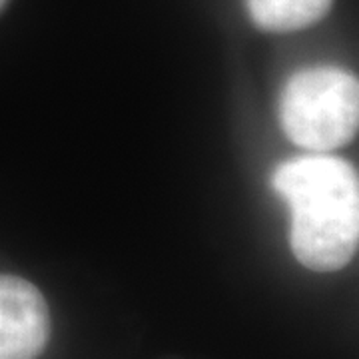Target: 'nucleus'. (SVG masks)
I'll return each instance as SVG.
<instances>
[{
	"mask_svg": "<svg viewBox=\"0 0 359 359\" xmlns=\"http://www.w3.org/2000/svg\"><path fill=\"white\" fill-rule=\"evenodd\" d=\"M271 188L292 212L290 244L313 271L346 268L359 244V180L346 160L311 154L273 172Z\"/></svg>",
	"mask_w": 359,
	"mask_h": 359,
	"instance_id": "f257e3e1",
	"label": "nucleus"
},
{
	"mask_svg": "<svg viewBox=\"0 0 359 359\" xmlns=\"http://www.w3.org/2000/svg\"><path fill=\"white\" fill-rule=\"evenodd\" d=\"M280 118L299 148L330 152L346 146L359 126L358 78L334 66L295 72L282 92Z\"/></svg>",
	"mask_w": 359,
	"mask_h": 359,
	"instance_id": "f03ea898",
	"label": "nucleus"
},
{
	"mask_svg": "<svg viewBox=\"0 0 359 359\" xmlns=\"http://www.w3.org/2000/svg\"><path fill=\"white\" fill-rule=\"evenodd\" d=\"M50 335V316L36 285L0 276V359H36Z\"/></svg>",
	"mask_w": 359,
	"mask_h": 359,
	"instance_id": "7ed1b4c3",
	"label": "nucleus"
},
{
	"mask_svg": "<svg viewBox=\"0 0 359 359\" xmlns=\"http://www.w3.org/2000/svg\"><path fill=\"white\" fill-rule=\"evenodd\" d=\"M252 20L268 32H294L320 22L334 0H245Z\"/></svg>",
	"mask_w": 359,
	"mask_h": 359,
	"instance_id": "20e7f679",
	"label": "nucleus"
},
{
	"mask_svg": "<svg viewBox=\"0 0 359 359\" xmlns=\"http://www.w3.org/2000/svg\"><path fill=\"white\" fill-rule=\"evenodd\" d=\"M6 4V0H0V11H2V6Z\"/></svg>",
	"mask_w": 359,
	"mask_h": 359,
	"instance_id": "39448f33",
	"label": "nucleus"
}]
</instances>
